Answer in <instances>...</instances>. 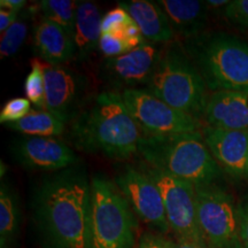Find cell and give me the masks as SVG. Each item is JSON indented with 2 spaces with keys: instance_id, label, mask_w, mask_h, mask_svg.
Segmentation results:
<instances>
[{
  "instance_id": "603a6c76",
  "label": "cell",
  "mask_w": 248,
  "mask_h": 248,
  "mask_svg": "<svg viewBox=\"0 0 248 248\" xmlns=\"http://www.w3.org/2000/svg\"><path fill=\"white\" fill-rule=\"evenodd\" d=\"M24 93L31 104L45 110V75L43 61H31V70L24 82Z\"/></svg>"
},
{
  "instance_id": "ac0fdd59",
  "label": "cell",
  "mask_w": 248,
  "mask_h": 248,
  "mask_svg": "<svg viewBox=\"0 0 248 248\" xmlns=\"http://www.w3.org/2000/svg\"><path fill=\"white\" fill-rule=\"evenodd\" d=\"M175 32L191 39L200 36L206 27V1L198 0H157Z\"/></svg>"
},
{
  "instance_id": "8fae6325",
  "label": "cell",
  "mask_w": 248,
  "mask_h": 248,
  "mask_svg": "<svg viewBox=\"0 0 248 248\" xmlns=\"http://www.w3.org/2000/svg\"><path fill=\"white\" fill-rule=\"evenodd\" d=\"M115 183L133 212L146 224L161 233L170 230L161 192L144 170L125 166Z\"/></svg>"
},
{
  "instance_id": "4dcf8cb0",
  "label": "cell",
  "mask_w": 248,
  "mask_h": 248,
  "mask_svg": "<svg viewBox=\"0 0 248 248\" xmlns=\"http://www.w3.org/2000/svg\"><path fill=\"white\" fill-rule=\"evenodd\" d=\"M18 13L11 9L1 8L0 9V32L4 33L18 20Z\"/></svg>"
},
{
  "instance_id": "ba28073f",
  "label": "cell",
  "mask_w": 248,
  "mask_h": 248,
  "mask_svg": "<svg viewBox=\"0 0 248 248\" xmlns=\"http://www.w3.org/2000/svg\"><path fill=\"white\" fill-rule=\"evenodd\" d=\"M141 169L159 187L169 228L177 240L207 246L198 224L195 186L148 164L142 166Z\"/></svg>"
},
{
  "instance_id": "484cf974",
  "label": "cell",
  "mask_w": 248,
  "mask_h": 248,
  "mask_svg": "<svg viewBox=\"0 0 248 248\" xmlns=\"http://www.w3.org/2000/svg\"><path fill=\"white\" fill-rule=\"evenodd\" d=\"M31 111V102L27 98H13L2 106L0 122L9 124L22 120Z\"/></svg>"
},
{
  "instance_id": "8992f818",
  "label": "cell",
  "mask_w": 248,
  "mask_h": 248,
  "mask_svg": "<svg viewBox=\"0 0 248 248\" xmlns=\"http://www.w3.org/2000/svg\"><path fill=\"white\" fill-rule=\"evenodd\" d=\"M137 223L116 183L97 173L91 178L92 248H132Z\"/></svg>"
},
{
  "instance_id": "2e32d148",
  "label": "cell",
  "mask_w": 248,
  "mask_h": 248,
  "mask_svg": "<svg viewBox=\"0 0 248 248\" xmlns=\"http://www.w3.org/2000/svg\"><path fill=\"white\" fill-rule=\"evenodd\" d=\"M119 6L128 12L144 38L152 43H170L173 39L175 31L156 1L129 0L119 1Z\"/></svg>"
},
{
  "instance_id": "9c48e42d",
  "label": "cell",
  "mask_w": 248,
  "mask_h": 248,
  "mask_svg": "<svg viewBox=\"0 0 248 248\" xmlns=\"http://www.w3.org/2000/svg\"><path fill=\"white\" fill-rule=\"evenodd\" d=\"M121 94L126 109L144 136L200 132L199 120L171 107L146 89L124 90Z\"/></svg>"
},
{
  "instance_id": "4316f807",
  "label": "cell",
  "mask_w": 248,
  "mask_h": 248,
  "mask_svg": "<svg viewBox=\"0 0 248 248\" xmlns=\"http://www.w3.org/2000/svg\"><path fill=\"white\" fill-rule=\"evenodd\" d=\"M99 49L108 59L120 57L132 51L125 39L115 33H101L99 39Z\"/></svg>"
},
{
  "instance_id": "277c9868",
  "label": "cell",
  "mask_w": 248,
  "mask_h": 248,
  "mask_svg": "<svg viewBox=\"0 0 248 248\" xmlns=\"http://www.w3.org/2000/svg\"><path fill=\"white\" fill-rule=\"evenodd\" d=\"M188 57L213 92H248V44L238 37L217 32L186 39Z\"/></svg>"
},
{
  "instance_id": "3957f363",
  "label": "cell",
  "mask_w": 248,
  "mask_h": 248,
  "mask_svg": "<svg viewBox=\"0 0 248 248\" xmlns=\"http://www.w3.org/2000/svg\"><path fill=\"white\" fill-rule=\"evenodd\" d=\"M139 153L150 167L192 183L195 187L215 184L222 175L201 131L172 136L142 135Z\"/></svg>"
},
{
  "instance_id": "d4e9b609",
  "label": "cell",
  "mask_w": 248,
  "mask_h": 248,
  "mask_svg": "<svg viewBox=\"0 0 248 248\" xmlns=\"http://www.w3.org/2000/svg\"><path fill=\"white\" fill-rule=\"evenodd\" d=\"M133 20L130 16L128 12L121 6L116 8L110 9L102 16L101 22V32L102 33H115V35H122V32Z\"/></svg>"
},
{
  "instance_id": "cb8c5ba5",
  "label": "cell",
  "mask_w": 248,
  "mask_h": 248,
  "mask_svg": "<svg viewBox=\"0 0 248 248\" xmlns=\"http://www.w3.org/2000/svg\"><path fill=\"white\" fill-rule=\"evenodd\" d=\"M28 33L27 23L23 20H17L13 26L5 31L0 40V55L1 59L15 55L23 45Z\"/></svg>"
},
{
  "instance_id": "836d02e7",
  "label": "cell",
  "mask_w": 248,
  "mask_h": 248,
  "mask_svg": "<svg viewBox=\"0 0 248 248\" xmlns=\"http://www.w3.org/2000/svg\"><path fill=\"white\" fill-rule=\"evenodd\" d=\"M173 248H208L207 246H201V245L192 244V243H183L177 241V244L173 245Z\"/></svg>"
},
{
  "instance_id": "44dd1931",
  "label": "cell",
  "mask_w": 248,
  "mask_h": 248,
  "mask_svg": "<svg viewBox=\"0 0 248 248\" xmlns=\"http://www.w3.org/2000/svg\"><path fill=\"white\" fill-rule=\"evenodd\" d=\"M68 122L48 110H31L22 120L6 124L9 129L31 137H58L66 132Z\"/></svg>"
},
{
  "instance_id": "e0dca14e",
  "label": "cell",
  "mask_w": 248,
  "mask_h": 248,
  "mask_svg": "<svg viewBox=\"0 0 248 248\" xmlns=\"http://www.w3.org/2000/svg\"><path fill=\"white\" fill-rule=\"evenodd\" d=\"M33 48L44 62L62 66L75 58V44L62 28L43 18L33 32Z\"/></svg>"
},
{
  "instance_id": "7c38bea8",
  "label": "cell",
  "mask_w": 248,
  "mask_h": 248,
  "mask_svg": "<svg viewBox=\"0 0 248 248\" xmlns=\"http://www.w3.org/2000/svg\"><path fill=\"white\" fill-rule=\"evenodd\" d=\"M13 159L23 168L58 172L78 164L79 159L66 142L52 137H23L11 145Z\"/></svg>"
},
{
  "instance_id": "4fadbf2b",
  "label": "cell",
  "mask_w": 248,
  "mask_h": 248,
  "mask_svg": "<svg viewBox=\"0 0 248 248\" xmlns=\"http://www.w3.org/2000/svg\"><path fill=\"white\" fill-rule=\"evenodd\" d=\"M161 49L148 42L120 57L107 59L101 67L102 78L117 90L137 89L147 85L159 61ZM121 91V92H122Z\"/></svg>"
},
{
  "instance_id": "1f68e13d",
  "label": "cell",
  "mask_w": 248,
  "mask_h": 248,
  "mask_svg": "<svg viewBox=\"0 0 248 248\" xmlns=\"http://www.w3.org/2000/svg\"><path fill=\"white\" fill-rule=\"evenodd\" d=\"M27 2L23 0H1L0 1V8L11 9V11L20 13L22 11Z\"/></svg>"
},
{
  "instance_id": "83f0119b",
  "label": "cell",
  "mask_w": 248,
  "mask_h": 248,
  "mask_svg": "<svg viewBox=\"0 0 248 248\" xmlns=\"http://www.w3.org/2000/svg\"><path fill=\"white\" fill-rule=\"evenodd\" d=\"M223 14L234 26L248 29V0L230 1L223 8Z\"/></svg>"
},
{
  "instance_id": "5b68a950",
  "label": "cell",
  "mask_w": 248,
  "mask_h": 248,
  "mask_svg": "<svg viewBox=\"0 0 248 248\" xmlns=\"http://www.w3.org/2000/svg\"><path fill=\"white\" fill-rule=\"evenodd\" d=\"M146 90L195 119L204 116L208 102L206 82L179 43H170L161 51Z\"/></svg>"
},
{
  "instance_id": "d6a6232c",
  "label": "cell",
  "mask_w": 248,
  "mask_h": 248,
  "mask_svg": "<svg viewBox=\"0 0 248 248\" xmlns=\"http://www.w3.org/2000/svg\"><path fill=\"white\" fill-rule=\"evenodd\" d=\"M229 2L230 1H228V0H207L206 5H207V7H213V8L223 7L224 8L225 6L229 4Z\"/></svg>"
},
{
  "instance_id": "7a4b0ae2",
  "label": "cell",
  "mask_w": 248,
  "mask_h": 248,
  "mask_svg": "<svg viewBox=\"0 0 248 248\" xmlns=\"http://www.w3.org/2000/svg\"><path fill=\"white\" fill-rule=\"evenodd\" d=\"M68 139L77 150L125 160L139 152L142 133L121 92L104 91L89 100L70 122Z\"/></svg>"
},
{
  "instance_id": "7402d4cb",
  "label": "cell",
  "mask_w": 248,
  "mask_h": 248,
  "mask_svg": "<svg viewBox=\"0 0 248 248\" xmlns=\"http://www.w3.org/2000/svg\"><path fill=\"white\" fill-rule=\"evenodd\" d=\"M77 5L78 1L74 0H42L39 2L45 20L62 28L70 37L75 30Z\"/></svg>"
},
{
  "instance_id": "52a82bcc",
  "label": "cell",
  "mask_w": 248,
  "mask_h": 248,
  "mask_svg": "<svg viewBox=\"0 0 248 248\" xmlns=\"http://www.w3.org/2000/svg\"><path fill=\"white\" fill-rule=\"evenodd\" d=\"M197 218L208 248H241L238 206L233 198L215 184L195 187Z\"/></svg>"
},
{
  "instance_id": "6da1fadb",
  "label": "cell",
  "mask_w": 248,
  "mask_h": 248,
  "mask_svg": "<svg viewBox=\"0 0 248 248\" xmlns=\"http://www.w3.org/2000/svg\"><path fill=\"white\" fill-rule=\"evenodd\" d=\"M32 210L48 248H92L91 179L83 166L43 179L33 193Z\"/></svg>"
},
{
  "instance_id": "d6986e66",
  "label": "cell",
  "mask_w": 248,
  "mask_h": 248,
  "mask_svg": "<svg viewBox=\"0 0 248 248\" xmlns=\"http://www.w3.org/2000/svg\"><path fill=\"white\" fill-rule=\"evenodd\" d=\"M102 16L98 6L92 1H79L76 9L74 44L75 59L86 60L95 49L99 48L101 37Z\"/></svg>"
},
{
  "instance_id": "30bf717a",
  "label": "cell",
  "mask_w": 248,
  "mask_h": 248,
  "mask_svg": "<svg viewBox=\"0 0 248 248\" xmlns=\"http://www.w3.org/2000/svg\"><path fill=\"white\" fill-rule=\"evenodd\" d=\"M45 75V110L70 123L88 104L89 79L78 71L43 61Z\"/></svg>"
},
{
  "instance_id": "ffe728a7",
  "label": "cell",
  "mask_w": 248,
  "mask_h": 248,
  "mask_svg": "<svg viewBox=\"0 0 248 248\" xmlns=\"http://www.w3.org/2000/svg\"><path fill=\"white\" fill-rule=\"evenodd\" d=\"M21 212L16 192L7 182L0 185V248H11L20 233Z\"/></svg>"
},
{
  "instance_id": "f1b7e54d",
  "label": "cell",
  "mask_w": 248,
  "mask_h": 248,
  "mask_svg": "<svg viewBox=\"0 0 248 248\" xmlns=\"http://www.w3.org/2000/svg\"><path fill=\"white\" fill-rule=\"evenodd\" d=\"M238 217L241 248H248V198L238 204Z\"/></svg>"
},
{
  "instance_id": "f546056e",
  "label": "cell",
  "mask_w": 248,
  "mask_h": 248,
  "mask_svg": "<svg viewBox=\"0 0 248 248\" xmlns=\"http://www.w3.org/2000/svg\"><path fill=\"white\" fill-rule=\"evenodd\" d=\"M173 243L159 234L145 233L141 235L137 248H173Z\"/></svg>"
},
{
  "instance_id": "9a60e30c",
  "label": "cell",
  "mask_w": 248,
  "mask_h": 248,
  "mask_svg": "<svg viewBox=\"0 0 248 248\" xmlns=\"http://www.w3.org/2000/svg\"><path fill=\"white\" fill-rule=\"evenodd\" d=\"M204 119L212 126L248 130V92H213L207 102Z\"/></svg>"
},
{
  "instance_id": "5bb4252c",
  "label": "cell",
  "mask_w": 248,
  "mask_h": 248,
  "mask_svg": "<svg viewBox=\"0 0 248 248\" xmlns=\"http://www.w3.org/2000/svg\"><path fill=\"white\" fill-rule=\"evenodd\" d=\"M202 137L222 171L232 178H248V130L207 125Z\"/></svg>"
}]
</instances>
